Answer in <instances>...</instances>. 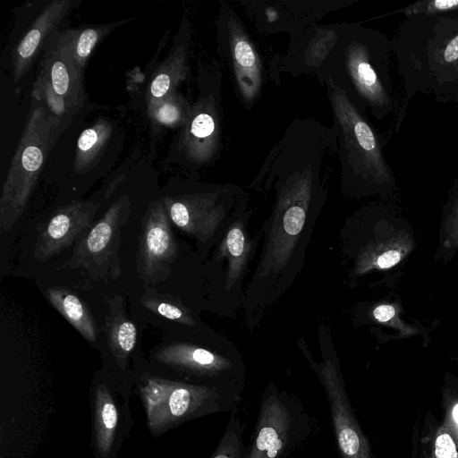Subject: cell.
<instances>
[{"mask_svg":"<svg viewBox=\"0 0 458 458\" xmlns=\"http://www.w3.org/2000/svg\"><path fill=\"white\" fill-rule=\"evenodd\" d=\"M273 196L262 225L255 270L244 289V325L252 331L293 285L302 269L316 222L326 204L328 183L275 182L261 191Z\"/></svg>","mask_w":458,"mask_h":458,"instance_id":"obj_1","label":"cell"},{"mask_svg":"<svg viewBox=\"0 0 458 458\" xmlns=\"http://www.w3.org/2000/svg\"><path fill=\"white\" fill-rule=\"evenodd\" d=\"M391 40L360 23H340L335 40L318 72L364 114L382 120L396 107L390 72Z\"/></svg>","mask_w":458,"mask_h":458,"instance_id":"obj_2","label":"cell"},{"mask_svg":"<svg viewBox=\"0 0 458 458\" xmlns=\"http://www.w3.org/2000/svg\"><path fill=\"white\" fill-rule=\"evenodd\" d=\"M407 99L417 92L458 99V15H414L391 40Z\"/></svg>","mask_w":458,"mask_h":458,"instance_id":"obj_3","label":"cell"},{"mask_svg":"<svg viewBox=\"0 0 458 458\" xmlns=\"http://www.w3.org/2000/svg\"><path fill=\"white\" fill-rule=\"evenodd\" d=\"M321 84L326 88L332 111L343 194L359 198L389 191L395 179L377 131L330 79L326 78Z\"/></svg>","mask_w":458,"mask_h":458,"instance_id":"obj_4","label":"cell"},{"mask_svg":"<svg viewBox=\"0 0 458 458\" xmlns=\"http://www.w3.org/2000/svg\"><path fill=\"white\" fill-rule=\"evenodd\" d=\"M32 99L27 123L11 162L0 198V225L9 231L24 211L46 158L71 123Z\"/></svg>","mask_w":458,"mask_h":458,"instance_id":"obj_5","label":"cell"},{"mask_svg":"<svg viewBox=\"0 0 458 458\" xmlns=\"http://www.w3.org/2000/svg\"><path fill=\"white\" fill-rule=\"evenodd\" d=\"M169 219L199 242L220 241L238 210L247 202V192L234 183H216L162 199Z\"/></svg>","mask_w":458,"mask_h":458,"instance_id":"obj_6","label":"cell"},{"mask_svg":"<svg viewBox=\"0 0 458 458\" xmlns=\"http://www.w3.org/2000/svg\"><path fill=\"white\" fill-rule=\"evenodd\" d=\"M222 81L219 69L201 72L198 98L191 105L187 123L181 128L179 151L194 170L213 165L222 150Z\"/></svg>","mask_w":458,"mask_h":458,"instance_id":"obj_7","label":"cell"},{"mask_svg":"<svg viewBox=\"0 0 458 458\" xmlns=\"http://www.w3.org/2000/svg\"><path fill=\"white\" fill-rule=\"evenodd\" d=\"M217 52L233 81L238 99L250 109L259 99L265 83V64L243 21L226 3L216 20Z\"/></svg>","mask_w":458,"mask_h":458,"instance_id":"obj_8","label":"cell"},{"mask_svg":"<svg viewBox=\"0 0 458 458\" xmlns=\"http://www.w3.org/2000/svg\"><path fill=\"white\" fill-rule=\"evenodd\" d=\"M131 390L114 377L98 374L89 391L92 458H122L134 426Z\"/></svg>","mask_w":458,"mask_h":458,"instance_id":"obj_9","label":"cell"},{"mask_svg":"<svg viewBox=\"0 0 458 458\" xmlns=\"http://www.w3.org/2000/svg\"><path fill=\"white\" fill-rule=\"evenodd\" d=\"M131 209L127 195L113 203L77 242L66 266L80 268L96 280L117 279L122 275L118 257L122 229L129 221Z\"/></svg>","mask_w":458,"mask_h":458,"instance_id":"obj_10","label":"cell"},{"mask_svg":"<svg viewBox=\"0 0 458 458\" xmlns=\"http://www.w3.org/2000/svg\"><path fill=\"white\" fill-rule=\"evenodd\" d=\"M335 0H242L241 4L257 31L288 32L293 37L318 24L327 13L348 5Z\"/></svg>","mask_w":458,"mask_h":458,"instance_id":"obj_11","label":"cell"},{"mask_svg":"<svg viewBox=\"0 0 458 458\" xmlns=\"http://www.w3.org/2000/svg\"><path fill=\"white\" fill-rule=\"evenodd\" d=\"M162 200L152 202L144 216L140 236L138 271L145 282L163 280L178 249Z\"/></svg>","mask_w":458,"mask_h":458,"instance_id":"obj_12","label":"cell"},{"mask_svg":"<svg viewBox=\"0 0 458 458\" xmlns=\"http://www.w3.org/2000/svg\"><path fill=\"white\" fill-rule=\"evenodd\" d=\"M250 214L247 202L238 210L219 241L215 256V261L221 264L225 260L227 265L223 283V298H230L233 301L240 299L242 306L244 293L241 284L262 236L260 230L253 239L249 237Z\"/></svg>","mask_w":458,"mask_h":458,"instance_id":"obj_13","label":"cell"},{"mask_svg":"<svg viewBox=\"0 0 458 458\" xmlns=\"http://www.w3.org/2000/svg\"><path fill=\"white\" fill-rule=\"evenodd\" d=\"M102 204L100 201H74L56 209L38 233L34 256L44 262L69 248L88 231Z\"/></svg>","mask_w":458,"mask_h":458,"instance_id":"obj_14","label":"cell"},{"mask_svg":"<svg viewBox=\"0 0 458 458\" xmlns=\"http://www.w3.org/2000/svg\"><path fill=\"white\" fill-rule=\"evenodd\" d=\"M410 235L394 229L377 231L360 244L342 246L347 258L348 276L356 278L375 269H387L403 260L411 250Z\"/></svg>","mask_w":458,"mask_h":458,"instance_id":"obj_15","label":"cell"},{"mask_svg":"<svg viewBox=\"0 0 458 458\" xmlns=\"http://www.w3.org/2000/svg\"><path fill=\"white\" fill-rule=\"evenodd\" d=\"M338 27L339 24H316L291 37L287 53L280 61L282 70L293 76H317L335 40Z\"/></svg>","mask_w":458,"mask_h":458,"instance_id":"obj_16","label":"cell"},{"mask_svg":"<svg viewBox=\"0 0 458 458\" xmlns=\"http://www.w3.org/2000/svg\"><path fill=\"white\" fill-rule=\"evenodd\" d=\"M73 8L72 1H53L36 18L13 51L12 61L15 81L21 79L27 72L44 44H47L59 24Z\"/></svg>","mask_w":458,"mask_h":458,"instance_id":"obj_17","label":"cell"},{"mask_svg":"<svg viewBox=\"0 0 458 458\" xmlns=\"http://www.w3.org/2000/svg\"><path fill=\"white\" fill-rule=\"evenodd\" d=\"M123 301L120 295L109 300L110 311L105 320L104 331L115 370L120 372L119 380L131 390L136 379L130 371V359L136 344L137 328L126 317Z\"/></svg>","mask_w":458,"mask_h":458,"instance_id":"obj_18","label":"cell"},{"mask_svg":"<svg viewBox=\"0 0 458 458\" xmlns=\"http://www.w3.org/2000/svg\"><path fill=\"white\" fill-rule=\"evenodd\" d=\"M125 21L104 25L55 31L52 38L64 60L83 76L86 64L96 47Z\"/></svg>","mask_w":458,"mask_h":458,"instance_id":"obj_19","label":"cell"},{"mask_svg":"<svg viewBox=\"0 0 458 458\" xmlns=\"http://www.w3.org/2000/svg\"><path fill=\"white\" fill-rule=\"evenodd\" d=\"M40 69L55 91L77 113L84 102L83 76L68 64L58 52L52 36L47 42Z\"/></svg>","mask_w":458,"mask_h":458,"instance_id":"obj_20","label":"cell"},{"mask_svg":"<svg viewBox=\"0 0 458 458\" xmlns=\"http://www.w3.org/2000/svg\"><path fill=\"white\" fill-rule=\"evenodd\" d=\"M220 356L211 350L191 343L175 342L162 346L153 354V360L175 375L198 373L212 368Z\"/></svg>","mask_w":458,"mask_h":458,"instance_id":"obj_21","label":"cell"},{"mask_svg":"<svg viewBox=\"0 0 458 458\" xmlns=\"http://www.w3.org/2000/svg\"><path fill=\"white\" fill-rule=\"evenodd\" d=\"M188 72V42L183 41L170 52L156 71L147 94L148 105L177 90V87L186 79Z\"/></svg>","mask_w":458,"mask_h":458,"instance_id":"obj_22","label":"cell"},{"mask_svg":"<svg viewBox=\"0 0 458 458\" xmlns=\"http://www.w3.org/2000/svg\"><path fill=\"white\" fill-rule=\"evenodd\" d=\"M45 295L84 338L95 342L97 329L94 318L78 295L64 286L50 287L46 290Z\"/></svg>","mask_w":458,"mask_h":458,"instance_id":"obj_23","label":"cell"},{"mask_svg":"<svg viewBox=\"0 0 458 458\" xmlns=\"http://www.w3.org/2000/svg\"><path fill=\"white\" fill-rule=\"evenodd\" d=\"M111 132V123L99 120L81 133L74 159V168L78 173L89 171L96 164Z\"/></svg>","mask_w":458,"mask_h":458,"instance_id":"obj_24","label":"cell"},{"mask_svg":"<svg viewBox=\"0 0 458 458\" xmlns=\"http://www.w3.org/2000/svg\"><path fill=\"white\" fill-rule=\"evenodd\" d=\"M191 110V104L177 90L148 105L152 123L168 128H182L189 119Z\"/></svg>","mask_w":458,"mask_h":458,"instance_id":"obj_25","label":"cell"},{"mask_svg":"<svg viewBox=\"0 0 458 458\" xmlns=\"http://www.w3.org/2000/svg\"><path fill=\"white\" fill-rule=\"evenodd\" d=\"M141 303L151 312L178 324L188 327L197 324L191 311L173 296L148 291L142 295Z\"/></svg>","mask_w":458,"mask_h":458,"instance_id":"obj_26","label":"cell"},{"mask_svg":"<svg viewBox=\"0 0 458 458\" xmlns=\"http://www.w3.org/2000/svg\"><path fill=\"white\" fill-rule=\"evenodd\" d=\"M32 97L58 118L72 121V116L76 114L67 101L55 91L47 74L41 69L33 84Z\"/></svg>","mask_w":458,"mask_h":458,"instance_id":"obj_27","label":"cell"},{"mask_svg":"<svg viewBox=\"0 0 458 458\" xmlns=\"http://www.w3.org/2000/svg\"><path fill=\"white\" fill-rule=\"evenodd\" d=\"M428 458H458V430L447 419L435 434Z\"/></svg>","mask_w":458,"mask_h":458,"instance_id":"obj_28","label":"cell"},{"mask_svg":"<svg viewBox=\"0 0 458 458\" xmlns=\"http://www.w3.org/2000/svg\"><path fill=\"white\" fill-rule=\"evenodd\" d=\"M406 17L414 15H456L458 0H427L415 2L401 11Z\"/></svg>","mask_w":458,"mask_h":458,"instance_id":"obj_29","label":"cell"},{"mask_svg":"<svg viewBox=\"0 0 458 458\" xmlns=\"http://www.w3.org/2000/svg\"><path fill=\"white\" fill-rule=\"evenodd\" d=\"M372 316L376 321L396 328L402 335L408 336L415 334V329L399 318V311L394 305H377L373 309Z\"/></svg>","mask_w":458,"mask_h":458,"instance_id":"obj_30","label":"cell"},{"mask_svg":"<svg viewBox=\"0 0 458 458\" xmlns=\"http://www.w3.org/2000/svg\"><path fill=\"white\" fill-rule=\"evenodd\" d=\"M450 212L445 221V245L458 247V178L454 185Z\"/></svg>","mask_w":458,"mask_h":458,"instance_id":"obj_31","label":"cell"},{"mask_svg":"<svg viewBox=\"0 0 458 458\" xmlns=\"http://www.w3.org/2000/svg\"><path fill=\"white\" fill-rule=\"evenodd\" d=\"M256 445L259 450H267L269 458H275L283 443L273 428H263L259 433Z\"/></svg>","mask_w":458,"mask_h":458,"instance_id":"obj_32","label":"cell"},{"mask_svg":"<svg viewBox=\"0 0 458 458\" xmlns=\"http://www.w3.org/2000/svg\"><path fill=\"white\" fill-rule=\"evenodd\" d=\"M339 444L342 451L347 455L356 454L360 447V437L352 428H344L339 433Z\"/></svg>","mask_w":458,"mask_h":458,"instance_id":"obj_33","label":"cell"},{"mask_svg":"<svg viewBox=\"0 0 458 458\" xmlns=\"http://www.w3.org/2000/svg\"><path fill=\"white\" fill-rule=\"evenodd\" d=\"M214 458H229V457H227V456H225V455H222V454H220V455H217V456H216V457H214Z\"/></svg>","mask_w":458,"mask_h":458,"instance_id":"obj_34","label":"cell"}]
</instances>
